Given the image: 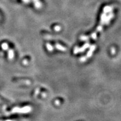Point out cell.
I'll return each mask as SVG.
<instances>
[{
  "mask_svg": "<svg viewBox=\"0 0 121 121\" xmlns=\"http://www.w3.org/2000/svg\"><path fill=\"white\" fill-rule=\"evenodd\" d=\"M32 110V108H31V107L30 106H26V107H24L22 109H20L18 108H15L13 110V111L14 112H17V113H29L30 112H31Z\"/></svg>",
  "mask_w": 121,
  "mask_h": 121,
  "instance_id": "obj_1",
  "label": "cell"
},
{
  "mask_svg": "<svg viewBox=\"0 0 121 121\" xmlns=\"http://www.w3.org/2000/svg\"><path fill=\"white\" fill-rule=\"evenodd\" d=\"M89 44L88 43H87V44H85L84 46H83L81 48H79L78 47H76L75 48V49H74L73 53L75 54H77L78 52H83V51H85V49H86L87 47H89Z\"/></svg>",
  "mask_w": 121,
  "mask_h": 121,
  "instance_id": "obj_2",
  "label": "cell"
},
{
  "mask_svg": "<svg viewBox=\"0 0 121 121\" xmlns=\"http://www.w3.org/2000/svg\"><path fill=\"white\" fill-rule=\"evenodd\" d=\"M95 45H92V46L91 47L90 49L89 50V51L88 52H87V57H88V58H89V57H91V56H92V54H93V52L95 51Z\"/></svg>",
  "mask_w": 121,
  "mask_h": 121,
  "instance_id": "obj_3",
  "label": "cell"
},
{
  "mask_svg": "<svg viewBox=\"0 0 121 121\" xmlns=\"http://www.w3.org/2000/svg\"><path fill=\"white\" fill-rule=\"evenodd\" d=\"M55 47L57 49L60 50V51H66V48L62 46V45H60V44H56L55 45Z\"/></svg>",
  "mask_w": 121,
  "mask_h": 121,
  "instance_id": "obj_4",
  "label": "cell"
},
{
  "mask_svg": "<svg viewBox=\"0 0 121 121\" xmlns=\"http://www.w3.org/2000/svg\"><path fill=\"white\" fill-rule=\"evenodd\" d=\"M14 57V53L13 50H10L9 52V57L10 60H13V57Z\"/></svg>",
  "mask_w": 121,
  "mask_h": 121,
  "instance_id": "obj_5",
  "label": "cell"
},
{
  "mask_svg": "<svg viewBox=\"0 0 121 121\" xmlns=\"http://www.w3.org/2000/svg\"><path fill=\"white\" fill-rule=\"evenodd\" d=\"M47 49L48 50V51H49V52H52L53 50V47L49 43L47 44Z\"/></svg>",
  "mask_w": 121,
  "mask_h": 121,
  "instance_id": "obj_6",
  "label": "cell"
},
{
  "mask_svg": "<svg viewBox=\"0 0 121 121\" xmlns=\"http://www.w3.org/2000/svg\"><path fill=\"white\" fill-rule=\"evenodd\" d=\"M39 93H40V90H39V88H37L35 89V92H34V95H35V97H37L38 96V95L39 94Z\"/></svg>",
  "mask_w": 121,
  "mask_h": 121,
  "instance_id": "obj_7",
  "label": "cell"
},
{
  "mask_svg": "<svg viewBox=\"0 0 121 121\" xmlns=\"http://www.w3.org/2000/svg\"><path fill=\"white\" fill-rule=\"evenodd\" d=\"M86 60H87V57H82L80 59V60L81 62H85Z\"/></svg>",
  "mask_w": 121,
  "mask_h": 121,
  "instance_id": "obj_8",
  "label": "cell"
},
{
  "mask_svg": "<svg viewBox=\"0 0 121 121\" xmlns=\"http://www.w3.org/2000/svg\"><path fill=\"white\" fill-rule=\"evenodd\" d=\"M2 47V48L5 50L7 49V48H8V45H7V44H6V43L5 44H3Z\"/></svg>",
  "mask_w": 121,
  "mask_h": 121,
  "instance_id": "obj_9",
  "label": "cell"
},
{
  "mask_svg": "<svg viewBox=\"0 0 121 121\" xmlns=\"http://www.w3.org/2000/svg\"><path fill=\"white\" fill-rule=\"evenodd\" d=\"M55 104L56 105H59L60 104V101L58 100H57L55 101Z\"/></svg>",
  "mask_w": 121,
  "mask_h": 121,
  "instance_id": "obj_10",
  "label": "cell"
},
{
  "mask_svg": "<svg viewBox=\"0 0 121 121\" xmlns=\"http://www.w3.org/2000/svg\"><path fill=\"white\" fill-rule=\"evenodd\" d=\"M42 96H43V97H44V98L46 97V94L44 93H42Z\"/></svg>",
  "mask_w": 121,
  "mask_h": 121,
  "instance_id": "obj_11",
  "label": "cell"
},
{
  "mask_svg": "<svg viewBox=\"0 0 121 121\" xmlns=\"http://www.w3.org/2000/svg\"><path fill=\"white\" fill-rule=\"evenodd\" d=\"M24 65H27V64H28V60H24Z\"/></svg>",
  "mask_w": 121,
  "mask_h": 121,
  "instance_id": "obj_12",
  "label": "cell"
},
{
  "mask_svg": "<svg viewBox=\"0 0 121 121\" xmlns=\"http://www.w3.org/2000/svg\"><path fill=\"white\" fill-rule=\"evenodd\" d=\"M114 52H115V51L114 50V49H113V50L112 49V54H114Z\"/></svg>",
  "mask_w": 121,
  "mask_h": 121,
  "instance_id": "obj_13",
  "label": "cell"
}]
</instances>
